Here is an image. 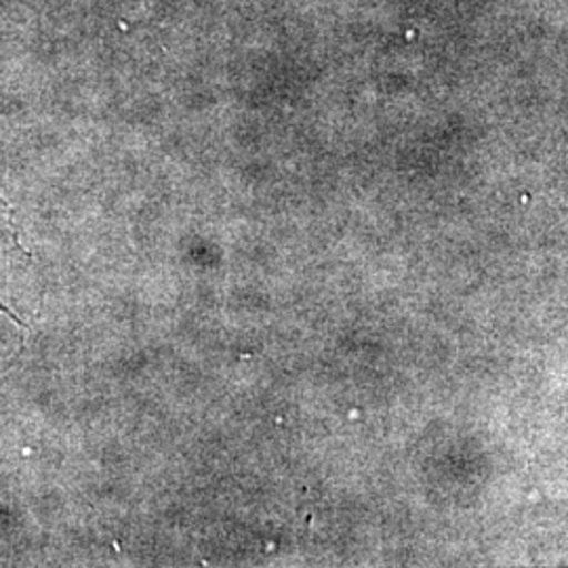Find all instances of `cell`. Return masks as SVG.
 <instances>
[{"mask_svg":"<svg viewBox=\"0 0 568 568\" xmlns=\"http://www.w3.org/2000/svg\"><path fill=\"white\" fill-rule=\"evenodd\" d=\"M28 264L30 255L21 248L9 217L0 209V310L13 321H20L13 305L18 302V288Z\"/></svg>","mask_w":568,"mask_h":568,"instance_id":"cell-1","label":"cell"}]
</instances>
